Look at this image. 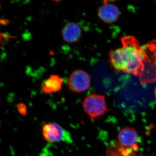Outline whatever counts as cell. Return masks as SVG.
I'll use <instances>...</instances> for the list:
<instances>
[{"label":"cell","mask_w":156,"mask_h":156,"mask_svg":"<svg viewBox=\"0 0 156 156\" xmlns=\"http://www.w3.org/2000/svg\"><path fill=\"white\" fill-rule=\"evenodd\" d=\"M122 48L110 52V64L115 71L139 76L144 69L145 51L132 36L122 37Z\"/></svg>","instance_id":"obj_1"},{"label":"cell","mask_w":156,"mask_h":156,"mask_svg":"<svg viewBox=\"0 0 156 156\" xmlns=\"http://www.w3.org/2000/svg\"><path fill=\"white\" fill-rule=\"evenodd\" d=\"M145 51L144 69L139 76V80L142 84L156 82V39L148 42L141 47Z\"/></svg>","instance_id":"obj_2"},{"label":"cell","mask_w":156,"mask_h":156,"mask_svg":"<svg viewBox=\"0 0 156 156\" xmlns=\"http://www.w3.org/2000/svg\"><path fill=\"white\" fill-rule=\"evenodd\" d=\"M83 105L84 111L91 119L101 116L108 111L105 97L99 94H92L87 96Z\"/></svg>","instance_id":"obj_3"},{"label":"cell","mask_w":156,"mask_h":156,"mask_svg":"<svg viewBox=\"0 0 156 156\" xmlns=\"http://www.w3.org/2000/svg\"><path fill=\"white\" fill-rule=\"evenodd\" d=\"M42 133L45 139L50 143L73 142L69 131L56 123H50L43 126Z\"/></svg>","instance_id":"obj_4"},{"label":"cell","mask_w":156,"mask_h":156,"mask_svg":"<svg viewBox=\"0 0 156 156\" xmlns=\"http://www.w3.org/2000/svg\"><path fill=\"white\" fill-rule=\"evenodd\" d=\"M91 85L89 74L82 69H76L72 73L68 80V86L70 90L80 93L87 91Z\"/></svg>","instance_id":"obj_5"},{"label":"cell","mask_w":156,"mask_h":156,"mask_svg":"<svg viewBox=\"0 0 156 156\" xmlns=\"http://www.w3.org/2000/svg\"><path fill=\"white\" fill-rule=\"evenodd\" d=\"M118 139L122 146L138 151V135L134 128L126 127L121 129L118 134Z\"/></svg>","instance_id":"obj_6"},{"label":"cell","mask_w":156,"mask_h":156,"mask_svg":"<svg viewBox=\"0 0 156 156\" xmlns=\"http://www.w3.org/2000/svg\"><path fill=\"white\" fill-rule=\"evenodd\" d=\"M98 17L106 23H111L116 21L120 16L119 9L113 4L105 3L100 7L98 12Z\"/></svg>","instance_id":"obj_7"},{"label":"cell","mask_w":156,"mask_h":156,"mask_svg":"<svg viewBox=\"0 0 156 156\" xmlns=\"http://www.w3.org/2000/svg\"><path fill=\"white\" fill-rule=\"evenodd\" d=\"M62 33L63 40L69 44L77 42L82 36L80 27L74 22L67 23L62 29Z\"/></svg>","instance_id":"obj_8"},{"label":"cell","mask_w":156,"mask_h":156,"mask_svg":"<svg viewBox=\"0 0 156 156\" xmlns=\"http://www.w3.org/2000/svg\"><path fill=\"white\" fill-rule=\"evenodd\" d=\"M62 78L56 75H51L49 78L42 83L41 90L45 94L55 93L61 90L63 83Z\"/></svg>","instance_id":"obj_9"},{"label":"cell","mask_w":156,"mask_h":156,"mask_svg":"<svg viewBox=\"0 0 156 156\" xmlns=\"http://www.w3.org/2000/svg\"><path fill=\"white\" fill-rule=\"evenodd\" d=\"M17 110L22 115H25L26 114L27 107L24 104H18L17 105Z\"/></svg>","instance_id":"obj_10"},{"label":"cell","mask_w":156,"mask_h":156,"mask_svg":"<svg viewBox=\"0 0 156 156\" xmlns=\"http://www.w3.org/2000/svg\"><path fill=\"white\" fill-rule=\"evenodd\" d=\"M155 96H156V90H155Z\"/></svg>","instance_id":"obj_11"},{"label":"cell","mask_w":156,"mask_h":156,"mask_svg":"<svg viewBox=\"0 0 156 156\" xmlns=\"http://www.w3.org/2000/svg\"></svg>","instance_id":"obj_12"}]
</instances>
